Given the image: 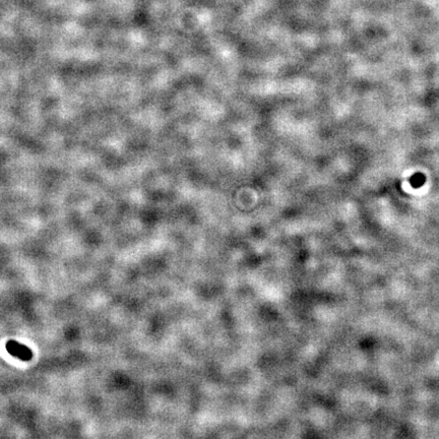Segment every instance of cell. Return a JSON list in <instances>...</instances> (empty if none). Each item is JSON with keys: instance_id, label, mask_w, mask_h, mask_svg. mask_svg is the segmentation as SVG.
<instances>
[{"instance_id": "6da1fadb", "label": "cell", "mask_w": 439, "mask_h": 439, "mask_svg": "<svg viewBox=\"0 0 439 439\" xmlns=\"http://www.w3.org/2000/svg\"><path fill=\"white\" fill-rule=\"evenodd\" d=\"M6 350L11 356L20 359V360H23V361H30L33 357V353L30 350V348H28L25 345L17 343L13 340L7 342Z\"/></svg>"}]
</instances>
